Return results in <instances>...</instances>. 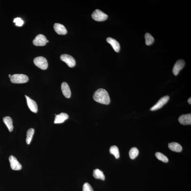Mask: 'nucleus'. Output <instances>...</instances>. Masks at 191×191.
Segmentation results:
<instances>
[{"label": "nucleus", "instance_id": "obj_1", "mask_svg": "<svg viewBox=\"0 0 191 191\" xmlns=\"http://www.w3.org/2000/svg\"><path fill=\"white\" fill-rule=\"evenodd\" d=\"M93 98L95 101L102 104L108 105L110 102L108 92L103 89H98L94 92Z\"/></svg>", "mask_w": 191, "mask_h": 191}, {"label": "nucleus", "instance_id": "obj_2", "mask_svg": "<svg viewBox=\"0 0 191 191\" xmlns=\"http://www.w3.org/2000/svg\"><path fill=\"white\" fill-rule=\"evenodd\" d=\"M10 78L12 83L16 84L26 83L29 80L27 76L23 74H15L11 75Z\"/></svg>", "mask_w": 191, "mask_h": 191}, {"label": "nucleus", "instance_id": "obj_3", "mask_svg": "<svg viewBox=\"0 0 191 191\" xmlns=\"http://www.w3.org/2000/svg\"><path fill=\"white\" fill-rule=\"evenodd\" d=\"M34 65L42 70H46L48 68V64L47 59L45 57L39 56L34 59Z\"/></svg>", "mask_w": 191, "mask_h": 191}, {"label": "nucleus", "instance_id": "obj_4", "mask_svg": "<svg viewBox=\"0 0 191 191\" xmlns=\"http://www.w3.org/2000/svg\"><path fill=\"white\" fill-rule=\"evenodd\" d=\"M92 17L97 21H103L108 18V15L100 10L96 9L92 14Z\"/></svg>", "mask_w": 191, "mask_h": 191}, {"label": "nucleus", "instance_id": "obj_5", "mask_svg": "<svg viewBox=\"0 0 191 191\" xmlns=\"http://www.w3.org/2000/svg\"><path fill=\"white\" fill-rule=\"evenodd\" d=\"M60 59L66 63L69 67L72 68L75 66L76 62L75 59L71 55L65 54L62 55Z\"/></svg>", "mask_w": 191, "mask_h": 191}, {"label": "nucleus", "instance_id": "obj_6", "mask_svg": "<svg viewBox=\"0 0 191 191\" xmlns=\"http://www.w3.org/2000/svg\"><path fill=\"white\" fill-rule=\"evenodd\" d=\"M169 96H166L161 98L152 107L151 109V111H155L161 108L165 105L169 100Z\"/></svg>", "mask_w": 191, "mask_h": 191}, {"label": "nucleus", "instance_id": "obj_7", "mask_svg": "<svg viewBox=\"0 0 191 191\" xmlns=\"http://www.w3.org/2000/svg\"><path fill=\"white\" fill-rule=\"evenodd\" d=\"M47 39L43 35L40 34L38 35L35 38L33 43L36 46H44L47 43Z\"/></svg>", "mask_w": 191, "mask_h": 191}, {"label": "nucleus", "instance_id": "obj_8", "mask_svg": "<svg viewBox=\"0 0 191 191\" xmlns=\"http://www.w3.org/2000/svg\"><path fill=\"white\" fill-rule=\"evenodd\" d=\"M9 161L10 166L12 170H20L21 169L22 166L17 159L13 155L10 156Z\"/></svg>", "mask_w": 191, "mask_h": 191}, {"label": "nucleus", "instance_id": "obj_9", "mask_svg": "<svg viewBox=\"0 0 191 191\" xmlns=\"http://www.w3.org/2000/svg\"><path fill=\"white\" fill-rule=\"evenodd\" d=\"M185 62L183 59H180L174 65L173 69V73L175 75H177L181 71L184 67Z\"/></svg>", "mask_w": 191, "mask_h": 191}, {"label": "nucleus", "instance_id": "obj_10", "mask_svg": "<svg viewBox=\"0 0 191 191\" xmlns=\"http://www.w3.org/2000/svg\"><path fill=\"white\" fill-rule=\"evenodd\" d=\"M27 100V102L29 108L30 110L34 113H37L38 112V106L36 102L34 100L31 99L28 96L25 95Z\"/></svg>", "mask_w": 191, "mask_h": 191}, {"label": "nucleus", "instance_id": "obj_11", "mask_svg": "<svg viewBox=\"0 0 191 191\" xmlns=\"http://www.w3.org/2000/svg\"><path fill=\"white\" fill-rule=\"evenodd\" d=\"M179 122L183 125H189L191 124V114H189L182 115L178 119Z\"/></svg>", "mask_w": 191, "mask_h": 191}, {"label": "nucleus", "instance_id": "obj_12", "mask_svg": "<svg viewBox=\"0 0 191 191\" xmlns=\"http://www.w3.org/2000/svg\"><path fill=\"white\" fill-rule=\"evenodd\" d=\"M55 31L59 35H64L67 33V30L66 28L62 24L56 23L54 26Z\"/></svg>", "mask_w": 191, "mask_h": 191}, {"label": "nucleus", "instance_id": "obj_13", "mask_svg": "<svg viewBox=\"0 0 191 191\" xmlns=\"http://www.w3.org/2000/svg\"><path fill=\"white\" fill-rule=\"evenodd\" d=\"M107 41L108 43L111 45L116 52L118 53L119 51L120 45L117 41L113 38L109 37L107 39Z\"/></svg>", "mask_w": 191, "mask_h": 191}, {"label": "nucleus", "instance_id": "obj_14", "mask_svg": "<svg viewBox=\"0 0 191 191\" xmlns=\"http://www.w3.org/2000/svg\"><path fill=\"white\" fill-rule=\"evenodd\" d=\"M69 118L68 115L65 113H62L55 116L54 123L55 124H60L65 122Z\"/></svg>", "mask_w": 191, "mask_h": 191}, {"label": "nucleus", "instance_id": "obj_15", "mask_svg": "<svg viewBox=\"0 0 191 191\" xmlns=\"http://www.w3.org/2000/svg\"><path fill=\"white\" fill-rule=\"evenodd\" d=\"M61 89L63 94L67 98H69L71 96V91L69 86L65 82H63L61 85Z\"/></svg>", "mask_w": 191, "mask_h": 191}, {"label": "nucleus", "instance_id": "obj_16", "mask_svg": "<svg viewBox=\"0 0 191 191\" xmlns=\"http://www.w3.org/2000/svg\"><path fill=\"white\" fill-rule=\"evenodd\" d=\"M168 148L171 151L180 152L182 150V146L180 144L176 142H172L168 144Z\"/></svg>", "mask_w": 191, "mask_h": 191}, {"label": "nucleus", "instance_id": "obj_17", "mask_svg": "<svg viewBox=\"0 0 191 191\" xmlns=\"http://www.w3.org/2000/svg\"><path fill=\"white\" fill-rule=\"evenodd\" d=\"M3 121L10 132H12L14 128L12 119L9 116H5L3 118Z\"/></svg>", "mask_w": 191, "mask_h": 191}, {"label": "nucleus", "instance_id": "obj_18", "mask_svg": "<svg viewBox=\"0 0 191 191\" xmlns=\"http://www.w3.org/2000/svg\"><path fill=\"white\" fill-rule=\"evenodd\" d=\"M93 176L96 179L103 180H105V178L103 172L98 169L94 170Z\"/></svg>", "mask_w": 191, "mask_h": 191}, {"label": "nucleus", "instance_id": "obj_19", "mask_svg": "<svg viewBox=\"0 0 191 191\" xmlns=\"http://www.w3.org/2000/svg\"><path fill=\"white\" fill-rule=\"evenodd\" d=\"M34 133V130L33 129L31 128L27 131V138L26 139V143L28 145H30L32 137H33Z\"/></svg>", "mask_w": 191, "mask_h": 191}, {"label": "nucleus", "instance_id": "obj_20", "mask_svg": "<svg viewBox=\"0 0 191 191\" xmlns=\"http://www.w3.org/2000/svg\"><path fill=\"white\" fill-rule=\"evenodd\" d=\"M110 152L113 155L116 159H118L120 157V153L118 148L116 146H112L110 147Z\"/></svg>", "mask_w": 191, "mask_h": 191}, {"label": "nucleus", "instance_id": "obj_21", "mask_svg": "<svg viewBox=\"0 0 191 191\" xmlns=\"http://www.w3.org/2000/svg\"><path fill=\"white\" fill-rule=\"evenodd\" d=\"M129 156L131 159H134L136 158L139 154V151L137 148L133 147L129 151Z\"/></svg>", "mask_w": 191, "mask_h": 191}, {"label": "nucleus", "instance_id": "obj_22", "mask_svg": "<svg viewBox=\"0 0 191 191\" xmlns=\"http://www.w3.org/2000/svg\"><path fill=\"white\" fill-rule=\"evenodd\" d=\"M145 44L147 46H150L153 44L154 41L153 37L149 33H147L145 34Z\"/></svg>", "mask_w": 191, "mask_h": 191}, {"label": "nucleus", "instance_id": "obj_23", "mask_svg": "<svg viewBox=\"0 0 191 191\" xmlns=\"http://www.w3.org/2000/svg\"><path fill=\"white\" fill-rule=\"evenodd\" d=\"M155 155L158 159L164 163H167L168 161V158L163 154L160 152H157L156 153Z\"/></svg>", "mask_w": 191, "mask_h": 191}, {"label": "nucleus", "instance_id": "obj_24", "mask_svg": "<svg viewBox=\"0 0 191 191\" xmlns=\"http://www.w3.org/2000/svg\"><path fill=\"white\" fill-rule=\"evenodd\" d=\"M13 22L16 24V25L18 26H21L24 24V22L21 18H16L14 20Z\"/></svg>", "mask_w": 191, "mask_h": 191}, {"label": "nucleus", "instance_id": "obj_25", "mask_svg": "<svg viewBox=\"0 0 191 191\" xmlns=\"http://www.w3.org/2000/svg\"><path fill=\"white\" fill-rule=\"evenodd\" d=\"M83 191H94V190L91 185L88 183H86L84 184Z\"/></svg>", "mask_w": 191, "mask_h": 191}, {"label": "nucleus", "instance_id": "obj_26", "mask_svg": "<svg viewBox=\"0 0 191 191\" xmlns=\"http://www.w3.org/2000/svg\"><path fill=\"white\" fill-rule=\"evenodd\" d=\"M188 103L190 104H191V98H189V99L188 100Z\"/></svg>", "mask_w": 191, "mask_h": 191}, {"label": "nucleus", "instance_id": "obj_27", "mask_svg": "<svg viewBox=\"0 0 191 191\" xmlns=\"http://www.w3.org/2000/svg\"><path fill=\"white\" fill-rule=\"evenodd\" d=\"M11 75H9V77L10 78H11Z\"/></svg>", "mask_w": 191, "mask_h": 191}, {"label": "nucleus", "instance_id": "obj_28", "mask_svg": "<svg viewBox=\"0 0 191 191\" xmlns=\"http://www.w3.org/2000/svg\"><path fill=\"white\" fill-rule=\"evenodd\" d=\"M49 40H47V43H49Z\"/></svg>", "mask_w": 191, "mask_h": 191}]
</instances>
